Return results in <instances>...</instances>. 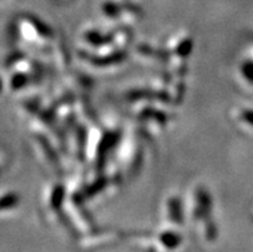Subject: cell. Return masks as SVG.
I'll list each match as a JSON object with an SVG mask.
<instances>
[{
	"mask_svg": "<svg viewBox=\"0 0 253 252\" xmlns=\"http://www.w3.org/2000/svg\"><path fill=\"white\" fill-rule=\"evenodd\" d=\"M246 118H241V122H246V125H250L251 128H253V111H243L242 115Z\"/></svg>",
	"mask_w": 253,
	"mask_h": 252,
	"instance_id": "cell-1",
	"label": "cell"
}]
</instances>
